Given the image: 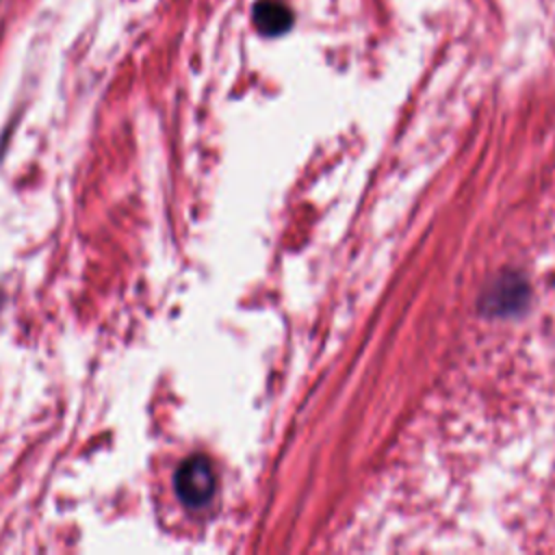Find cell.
<instances>
[{
  "instance_id": "cell-1",
  "label": "cell",
  "mask_w": 555,
  "mask_h": 555,
  "mask_svg": "<svg viewBox=\"0 0 555 555\" xmlns=\"http://www.w3.org/2000/svg\"><path fill=\"white\" fill-rule=\"evenodd\" d=\"M176 492L191 507L204 505L215 492V473L204 455L186 457L176 470Z\"/></svg>"
},
{
  "instance_id": "cell-2",
  "label": "cell",
  "mask_w": 555,
  "mask_h": 555,
  "mask_svg": "<svg viewBox=\"0 0 555 555\" xmlns=\"http://www.w3.org/2000/svg\"><path fill=\"white\" fill-rule=\"evenodd\" d=\"M254 24L262 35H280L291 28L293 13L275 0H260L254 7Z\"/></svg>"
}]
</instances>
